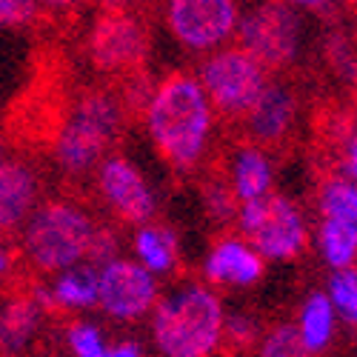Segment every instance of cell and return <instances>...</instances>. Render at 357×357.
Segmentation results:
<instances>
[{
	"label": "cell",
	"mask_w": 357,
	"mask_h": 357,
	"mask_svg": "<svg viewBox=\"0 0 357 357\" xmlns=\"http://www.w3.org/2000/svg\"><path fill=\"white\" fill-rule=\"evenodd\" d=\"M209 123V103H206L200 83L189 75H172L163 80L158 95L149 103L152 137L160 155L177 169H189L200 158Z\"/></svg>",
	"instance_id": "obj_1"
},
{
	"label": "cell",
	"mask_w": 357,
	"mask_h": 357,
	"mask_svg": "<svg viewBox=\"0 0 357 357\" xmlns=\"http://www.w3.org/2000/svg\"><path fill=\"white\" fill-rule=\"evenodd\" d=\"M220 303L206 289H186L160 303L155 314V337L166 357H209L220 340Z\"/></svg>",
	"instance_id": "obj_2"
},
{
	"label": "cell",
	"mask_w": 357,
	"mask_h": 357,
	"mask_svg": "<svg viewBox=\"0 0 357 357\" xmlns=\"http://www.w3.org/2000/svg\"><path fill=\"white\" fill-rule=\"evenodd\" d=\"M66 129V89L49 66L35 75L26 92L6 112V135L17 146H54Z\"/></svg>",
	"instance_id": "obj_3"
},
{
	"label": "cell",
	"mask_w": 357,
	"mask_h": 357,
	"mask_svg": "<svg viewBox=\"0 0 357 357\" xmlns=\"http://www.w3.org/2000/svg\"><path fill=\"white\" fill-rule=\"evenodd\" d=\"M89 241H92V223L66 203L43 206L26 231V249L40 269L75 266L89 252Z\"/></svg>",
	"instance_id": "obj_4"
},
{
	"label": "cell",
	"mask_w": 357,
	"mask_h": 357,
	"mask_svg": "<svg viewBox=\"0 0 357 357\" xmlns=\"http://www.w3.org/2000/svg\"><path fill=\"white\" fill-rule=\"evenodd\" d=\"M117 129V106L103 92H83L72 121L54 143L61 166L72 174L89 169L103 149L112 143Z\"/></svg>",
	"instance_id": "obj_5"
},
{
	"label": "cell",
	"mask_w": 357,
	"mask_h": 357,
	"mask_svg": "<svg viewBox=\"0 0 357 357\" xmlns=\"http://www.w3.org/2000/svg\"><path fill=\"white\" fill-rule=\"evenodd\" d=\"M203 86L226 117H246L266 92V69L249 52L226 49L206 63Z\"/></svg>",
	"instance_id": "obj_6"
},
{
	"label": "cell",
	"mask_w": 357,
	"mask_h": 357,
	"mask_svg": "<svg viewBox=\"0 0 357 357\" xmlns=\"http://www.w3.org/2000/svg\"><path fill=\"white\" fill-rule=\"evenodd\" d=\"M149 38L143 23L126 9H103L89 38V57L98 72L135 75L146 57Z\"/></svg>",
	"instance_id": "obj_7"
},
{
	"label": "cell",
	"mask_w": 357,
	"mask_h": 357,
	"mask_svg": "<svg viewBox=\"0 0 357 357\" xmlns=\"http://www.w3.org/2000/svg\"><path fill=\"white\" fill-rule=\"evenodd\" d=\"M241 220L255 246L269 257H294L306 246V229L301 223V215L280 195L266 192L263 197L249 200Z\"/></svg>",
	"instance_id": "obj_8"
},
{
	"label": "cell",
	"mask_w": 357,
	"mask_h": 357,
	"mask_svg": "<svg viewBox=\"0 0 357 357\" xmlns=\"http://www.w3.org/2000/svg\"><path fill=\"white\" fill-rule=\"evenodd\" d=\"M241 38L243 52H249L263 69L286 66L297 49V17L291 6L266 3L243 20Z\"/></svg>",
	"instance_id": "obj_9"
},
{
	"label": "cell",
	"mask_w": 357,
	"mask_h": 357,
	"mask_svg": "<svg viewBox=\"0 0 357 357\" xmlns=\"http://www.w3.org/2000/svg\"><path fill=\"white\" fill-rule=\"evenodd\" d=\"M237 23V6L231 0H177L169 6V26L186 46H215Z\"/></svg>",
	"instance_id": "obj_10"
},
{
	"label": "cell",
	"mask_w": 357,
	"mask_h": 357,
	"mask_svg": "<svg viewBox=\"0 0 357 357\" xmlns=\"http://www.w3.org/2000/svg\"><path fill=\"white\" fill-rule=\"evenodd\" d=\"M98 301L112 317L135 320L152 306L155 280L149 278L143 266H135L129 260L109 263L98 278Z\"/></svg>",
	"instance_id": "obj_11"
},
{
	"label": "cell",
	"mask_w": 357,
	"mask_h": 357,
	"mask_svg": "<svg viewBox=\"0 0 357 357\" xmlns=\"http://www.w3.org/2000/svg\"><path fill=\"white\" fill-rule=\"evenodd\" d=\"M100 186L117 218L126 223H146L155 212L152 192L143 183L140 172L129 160H109L100 172Z\"/></svg>",
	"instance_id": "obj_12"
},
{
	"label": "cell",
	"mask_w": 357,
	"mask_h": 357,
	"mask_svg": "<svg viewBox=\"0 0 357 357\" xmlns=\"http://www.w3.org/2000/svg\"><path fill=\"white\" fill-rule=\"evenodd\" d=\"M35 203V174L20 163H0V231H15Z\"/></svg>",
	"instance_id": "obj_13"
},
{
	"label": "cell",
	"mask_w": 357,
	"mask_h": 357,
	"mask_svg": "<svg viewBox=\"0 0 357 357\" xmlns=\"http://www.w3.org/2000/svg\"><path fill=\"white\" fill-rule=\"evenodd\" d=\"M294 121V98L280 86H266L263 98L249 114V129L255 140L272 143L280 140Z\"/></svg>",
	"instance_id": "obj_14"
},
{
	"label": "cell",
	"mask_w": 357,
	"mask_h": 357,
	"mask_svg": "<svg viewBox=\"0 0 357 357\" xmlns=\"http://www.w3.org/2000/svg\"><path fill=\"white\" fill-rule=\"evenodd\" d=\"M206 269H209L212 280H220V283H255L263 272V263L241 241H223L209 255Z\"/></svg>",
	"instance_id": "obj_15"
},
{
	"label": "cell",
	"mask_w": 357,
	"mask_h": 357,
	"mask_svg": "<svg viewBox=\"0 0 357 357\" xmlns=\"http://www.w3.org/2000/svg\"><path fill=\"white\" fill-rule=\"evenodd\" d=\"M40 320V309L29 297H15L0 312V349L3 351H17L29 343L35 335Z\"/></svg>",
	"instance_id": "obj_16"
},
{
	"label": "cell",
	"mask_w": 357,
	"mask_h": 357,
	"mask_svg": "<svg viewBox=\"0 0 357 357\" xmlns=\"http://www.w3.org/2000/svg\"><path fill=\"white\" fill-rule=\"evenodd\" d=\"M234 186L246 203L266 195V189H269V163L260 152H255V149L241 152L234 166Z\"/></svg>",
	"instance_id": "obj_17"
},
{
	"label": "cell",
	"mask_w": 357,
	"mask_h": 357,
	"mask_svg": "<svg viewBox=\"0 0 357 357\" xmlns=\"http://www.w3.org/2000/svg\"><path fill=\"white\" fill-rule=\"evenodd\" d=\"M320 246L335 269H346L357 255V229L340 220H326L320 229Z\"/></svg>",
	"instance_id": "obj_18"
},
{
	"label": "cell",
	"mask_w": 357,
	"mask_h": 357,
	"mask_svg": "<svg viewBox=\"0 0 357 357\" xmlns=\"http://www.w3.org/2000/svg\"><path fill=\"white\" fill-rule=\"evenodd\" d=\"M57 303L63 306H92L98 301V275L89 266L69 269L54 286Z\"/></svg>",
	"instance_id": "obj_19"
},
{
	"label": "cell",
	"mask_w": 357,
	"mask_h": 357,
	"mask_svg": "<svg viewBox=\"0 0 357 357\" xmlns=\"http://www.w3.org/2000/svg\"><path fill=\"white\" fill-rule=\"evenodd\" d=\"M332 306H329V301H326L323 294H314L312 301L306 303V309H303V317H301V337H303V343L312 349V351H317V349H323L326 343H329V335H332Z\"/></svg>",
	"instance_id": "obj_20"
},
{
	"label": "cell",
	"mask_w": 357,
	"mask_h": 357,
	"mask_svg": "<svg viewBox=\"0 0 357 357\" xmlns=\"http://www.w3.org/2000/svg\"><path fill=\"white\" fill-rule=\"evenodd\" d=\"M320 209L326 220H340L357 229V186L346 181H332L323 189Z\"/></svg>",
	"instance_id": "obj_21"
},
{
	"label": "cell",
	"mask_w": 357,
	"mask_h": 357,
	"mask_svg": "<svg viewBox=\"0 0 357 357\" xmlns=\"http://www.w3.org/2000/svg\"><path fill=\"white\" fill-rule=\"evenodd\" d=\"M137 255L146 263V269L163 272L174 260V241L163 229H143L137 234Z\"/></svg>",
	"instance_id": "obj_22"
},
{
	"label": "cell",
	"mask_w": 357,
	"mask_h": 357,
	"mask_svg": "<svg viewBox=\"0 0 357 357\" xmlns=\"http://www.w3.org/2000/svg\"><path fill=\"white\" fill-rule=\"evenodd\" d=\"M263 357H314L294 326H280L263 343Z\"/></svg>",
	"instance_id": "obj_23"
},
{
	"label": "cell",
	"mask_w": 357,
	"mask_h": 357,
	"mask_svg": "<svg viewBox=\"0 0 357 357\" xmlns=\"http://www.w3.org/2000/svg\"><path fill=\"white\" fill-rule=\"evenodd\" d=\"M332 297H335V303L337 309L357 323V272L351 269H343L332 278Z\"/></svg>",
	"instance_id": "obj_24"
},
{
	"label": "cell",
	"mask_w": 357,
	"mask_h": 357,
	"mask_svg": "<svg viewBox=\"0 0 357 357\" xmlns=\"http://www.w3.org/2000/svg\"><path fill=\"white\" fill-rule=\"evenodd\" d=\"M69 343L75 349L77 357H106V349L100 343V335L92 329V326H72V332H69Z\"/></svg>",
	"instance_id": "obj_25"
},
{
	"label": "cell",
	"mask_w": 357,
	"mask_h": 357,
	"mask_svg": "<svg viewBox=\"0 0 357 357\" xmlns=\"http://www.w3.org/2000/svg\"><path fill=\"white\" fill-rule=\"evenodd\" d=\"M38 6L26 0H0V26H17L35 17Z\"/></svg>",
	"instance_id": "obj_26"
},
{
	"label": "cell",
	"mask_w": 357,
	"mask_h": 357,
	"mask_svg": "<svg viewBox=\"0 0 357 357\" xmlns=\"http://www.w3.org/2000/svg\"><path fill=\"white\" fill-rule=\"evenodd\" d=\"M114 252V241L109 231H92V241H89V257L92 260H106Z\"/></svg>",
	"instance_id": "obj_27"
},
{
	"label": "cell",
	"mask_w": 357,
	"mask_h": 357,
	"mask_svg": "<svg viewBox=\"0 0 357 357\" xmlns=\"http://www.w3.org/2000/svg\"><path fill=\"white\" fill-rule=\"evenodd\" d=\"M206 200H209V209L215 212V218H229L231 209H234V203L231 197L223 192V189H215V192H206Z\"/></svg>",
	"instance_id": "obj_28"
},
{
	"label": "cell",
	"mask_w": 357,
	"mask_h": 357,
	"mask_svg": "<svg viewBox=\"0 0 357 357\" xmlns=\"http://www.w3.org/2000/svg\"><path fill=\"white\" fill-rule=\"evenodd\" d=\"M106 357H140L135 343H123V346H114L112 351H106Z\"/></svg>",
	"instance_id": "obj_29"
},
{
	"label": "cell",
	"mask_w": 357,
	"mask_h": 357,
	"mask_svg": "<svg viewBox=\"0 0 357 357\" xmlns=\"http://www.w3.org/2000/svg\"><path fill=\"white\" fill-rule=\"evenodd\" d=\"M349 172L357 177V140H354L351 149H349Z\"/></svg>",
	"instance_id": "obj_30"
},
{
	"label": "cell",
	"mask_w": 357,
	"mask_h": 357,
	"mask_svg": "<svg viewBox=\"0 0 357 357\" xmlns=\"http://www.w3.org/2000/svg\"><path fill=\"white\" fill-rule=\"evenodd\" d=\"M6 263H9V260H6V255H3V252H0V272H3V269H6Z\"/></svg>",
	"instance_id": "obj_31"
}]
</instances>
